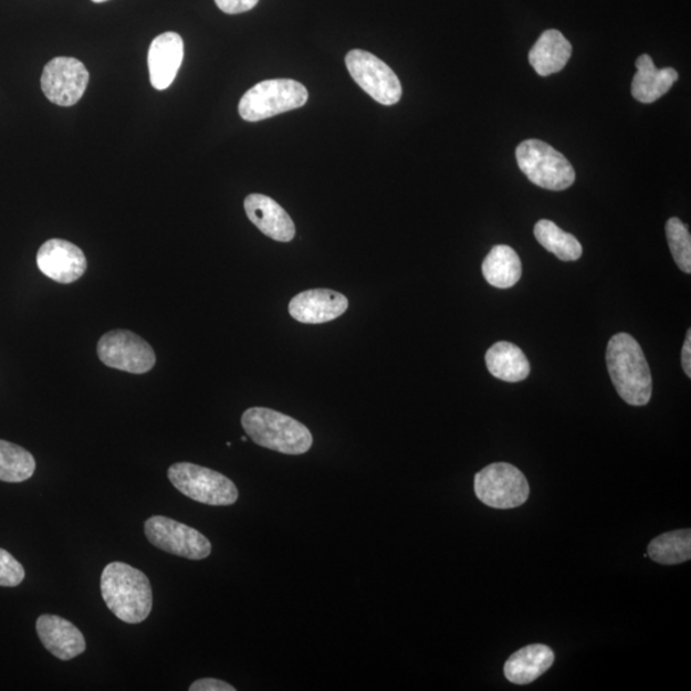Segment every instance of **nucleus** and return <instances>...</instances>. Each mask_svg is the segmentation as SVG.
<instances>
[{
	"label": "nucleus",
	"instance_id": "obj_1",
	"mask_svg": "<svg viewBox=\"0 0 691 691\" xmlns=\"http://www.w3.org/2000/svg\"><path fill=\"white\" fill-rule=\"evenodd\" d=\"M609 377L626 404L645 406L653 392L652 373L638 341L628 333L609 339L606 353Z\"/></svg>",
	"mask_w": 691,
	"mask_h": 691
},
{
	"label": "nucleus",
	"instance_id": "obj_2",
	"mask_svg": "<svg viewBox=\"0 0 691 691\" xmlns=\"http://www.w3.org/2000/svg\"><path fill=\"white\" fill-rule=\"evenodd\" d=\"M101 590L105 605L126 624L148 619L153 608L151 585L143 572L124 563L105 566Z\"/></svg>",
	"mask_w": 691,
	"mask_h": 691
},
{
	"label": "nucleus",
	"instance_id": "obj_3",
	"mask_svg": "<svg viewBox=\"0 0 691 691\" xmlns=\"http://www.w3.org/2000/svg\"><path fill=\"white\" fill-rule=\"evenodd\" d=\"M241 425L256 444L268 450L303 454L313 446L311 430L289 415L275 410L251 408L243 412Z\"/></svg>",
	"mask_w": 691,
	"mask_h": 691
},
{
	"label": "nucleus",
	"instance_id": "obj_4",
	"mask_svg": "<svg viewBox=\"0 0 691 691\" xmlns=\"http://www.w3.org/2000/svg\"><path fill=\"white\" fill-rule=\"evenodd\" d=\"M307 100L306 87L295 80H266L241 97L239 112L241 118L259 122L304 107Z\"/></svg>",
	"mask_w": 691,
	"mask_h": 691
},
{
	"label": "nucleus",
	"instance_id": "obj_5",
	"mask_svg": "<svg viewBox=\"0 0 691 691\" xmlns=\"http://www.w3.org/2000/svg\"><path fill=\"white\" fill-rule=\"evenodd\" d=\"M516 160L520 170L542 189L563 191L575 182L572 163L547 143L535 138L523 142L517 146Z\"/></svg>",
	"mask_w": 691,
	"mask_h": 691
},
{
	"label": "nucleus",
	"instance_id": "obj_6",
	"mask_svg": "<svg viewBox=\"0 0 691 691\" xmlns=\"http://www.w3.org/2000/svg\"><path fill=\"white\" fill-rule=\"evenodd\" d=\"M169 482L186 498L210 506H231L239 499V491L231 479L218 471L177 462L168 469Z\"/></svg>",
	"mask_w": 691,
	"mask_h": 691
},
{
	"label": "nucleus",
	"instance_id": "obj_7",
	"mask_svg": "<svg viewBox=\"0 0 691 691\" xmlns=\"http://www.w3.org/2000/svg\"><path fill=\"white\" fill-rule=\"evenodd\" d=\"M475 494L484 505L509 510L524 505L531 486L525 475L506 462L492 463L475 475Z\"/></svg>",
	"mask_w": 691,
	"mask_h": 691
},
{
	"label": "nucleus",
	"instance_id": "obj_8",
	"mask_svg": "<svg viewBox=\"0 0 691 691\" xmlns=\"http://www.w3.org/2000/svg\"><path fill=\"white\" fill-rule=\"evenodd\" d=\"M346 67L355 83L374 101L394 105L401 101L402 86L391 67L378 56L362 49H354L346 55Z\"/></svg>",
	"mask_w": 691,
	"mask_h": 691
},
{
	"label": "nucleus",
	"instance_id": "obj_9",
	"mask_svg": "<svg viewBox=\"0 0 691 691\" xmlns=\"http://www.w3.org/2000/svg\"><path fill=\"white\" fill-rule=\"evenodd\" d=\"M96 353L107 367L132 374L148 373L157 362L156 353L144 338L124 329L105 333Z\"/></svg>",
	"mask_w": 691,
	"mask_h": 691
},
{
	"label": "nucleus",
	"instance_id": "obj_10",
	"mask_svg": "<svg viewBox=\"0 0 691 691\" xmlns=\"http://www.w3.org/2000/svg\"><path fill=\"white\" fill-rule=\"evenodd\" d=\"M145 535L154 547L187 559H205L211 553V544L206 535L166 516L146 520Z\"/></svg>",
	"mask_w": 691,
	"mask_h": 691
},
{
	"label": "nucleus",
	"instance_id": "obj_11",
	"mask_svg": "<svg viewBox=\"0 0 691 691\" xmlns=\"http://www.w3.org/2000/svg\"><path fill=\"white\" fill-rule=\"evenodd\" d=\"M88 85L85 64L71 56H56L46 64L42 88L49 101L61 107H72L80 102Z\"/></svg>",
	"mask_w": 691,
	"mask_h": 691
},
{
	"label": "nucleus",
	"instance_id": "obj_12",
	"mask_svg": "<svg viewBox=\"0 0 691 691\" xmlns=\"http://www.w3.org/2000/svg\"><path fill=\"white\" fill-rule=\"evenodd\" d=\"M36 263L48 279L63 284L76 282L87 270L84 251L61 239L44 242L38 251Z\"/></svg>",
	"mask_w": 691,
	"mask_h": 691
},
{
	"label": "nucleus",
	"instance_id": "obj_13",
	"mask_svg": "<svg viewBox=\"0 0 691 691\" xmlns=\"http://www.w3.org/2000/svg\"><path fill=\"white\" fill-rule=\"evenodd\" d=\"M348 308V300L339 292L316 289L301 292L290 301L292 318L304 324H323L335 321Z\"/></svg>",
	"mask_w": 691,
	"mask_h": 691
},
{
	"label": "nucleus",
	"instance_id": "obj_14",
	"mask_svg": "<svg viewBox=\"0 0 691 691\" xmlns=\"http://www.w3.org/2000/svg\"><path fill=\"white\" fill-rule=\"evenodd\" d=\"M250 222L259 231L279 242L294 240L296 227L287 211L279 202L262 193H251L243 202Z\"/></svg>",
	"mask_w": 691,
	"mask_h": 691
},
{
	"label": "nucleus",
	"instance_id": "obj_15",
	"mask_svg": "<svg viewBox=\"0 0 691 691\" xmlns=\"http://www.w3.org/2000/svg\"><path fill=\"white\" fill-rule=\"evenodd\" d=\"M36 631L44 648L62 661H70L86 650L83 632L63 617L40 616L36 621Z\"/></svg>",
	"mask_w": 691,
	"mask_h": 691
},
{
	"label": "nucleus",
	"instance_id": "obj_16",
	"mask_svg": "<svg viewBox=\"0 0 691 691\" xmlns=\"http://www.w3.org/2000/svg\"><path fill=\"white\" fill-rule=\"evenodd\" d=\"M184 40L177 32H165L153 40L148 53L150 83L166 91L177 76L184 61Z\"/></svg>",
	"mask_w": 691,
	"mask_h": 691
},
{
	"label": "nucleus",
	"instance_id": "obj_17",
	"mask_svg": "<svg viewBox=\"0 0 691 691\" xmlns=\"http://www.w3.org/2000/svg\"><path fill=\"white\" fill-rule=\"evenodd\" d=\"M638 72L632 78L631 93L640 103L649 104L670 92L679 80V73L671 67L658 70L648 54L637 60Z\"/></svg>",
	"mask_w": 691,
	"mask_h": 691
},
{
	"label": "nucleus",
	"instance_id": "obj_18",
	"mask_svg": "<svg viewBox=\"0 0 691 691\" xmlns=\"http://www.w3.org/2000/svg\"><path fill=\"white\" fill-rule=\"evenodd\" d=\"M553 662H555V653L549 647L527 646L509 658L505 663V677L512 684H532L552 668Z\"/></svg>",
	"mask_w": 691,
	"mask_h": 691
},
{
	"label": "nucleus",
	"instance_id": "obj_19",
	"mask_svg": "<svg viewBox=\"0 0 691 691\" xmlns=\"http://www.w3.org/2000/svg\"><path fill=\"white\" fill-rule=\"evenodd\" d=\"M573 54V46L558 30H547L532 48L530 62L540 76L563 71Z\"/></svg>",
	"mask_w": 691,
	"mask_h": 691
},
{
	"label": "nucleus",
	"instance_id": "obj_20",
	"mask_svg": "<svg viewBox=\"0 0 691 691\" xmlns=\"http://www.w3.org/2000/svg\"><path fill=\"white\" fill-rule=\"evenodd\" d=\"M486 368L494 378L511 381L525 380L531 374V363L516 345L494 344L485 355Z\"/></svg>",
	"mask_w": 691,
	"mask_h": 691
},
{
	"label": "nucleus",
	"instance_id": "obj_21",
	"mask_svg": "<svg viewBox=\"0 0 691 691\" xmlns=\"http://www.w3.org/2000/svg\"><path fill=\"white\" fill-rule=\"evenodd\" d=\"M484 279L493 287L510 289L522 279L523 265L516 251L506 245H498L484 259Z\"/></svg>",
	"mask_w": 691,
	"mask_h": 691
},
{
	"label": "nucleus",
	"instance_id": "obj_22",
	"mask_svg": "<svg viewBox=\"0 0 691 691\" xmlns=\"http://www.w3.org/2000/svg\"><path fill=\"white\" fill-rule=\"evenodd\" d=\"M534 234L536 241L544 249L555 254L563 262H575L583 254L582 243L577 241L575 235L561 230L548 219H542L535 224Z\"/></svg>",
	"mask_w": 691,
	"mask_h": 691
},
{
	"label": "nucleus",
	"instance_id": "obj_23",
	"mask_svg": "<svg viewBox=\"0 0 691 691\" xmlns=\"http://www.w3.org/2000/svg\"><path fill=\"white\" fill-rule=\"evenodd\" d=\"M648 556L661 565L687 563L691 558L690 530L674 531L657 536L648 546Z\"/></svg>",
	"mask_w": 691,
	"mask_h": 691
},
{
	"label": "nucleus",
	"instance_id": "obj_24",
	"mask_svg": "<svg viewBox=\"0 0 691 691\" xmlns=\"http://www.w3.org/2000/svg\"><path fill=\"white\" fill-rule=\"evenodd\" d=\"M36 461L22 447L0 439V481L22 483L34 475Z\"/></svg>",
	"mask_w": 691,
	"mask_h": 691
},
{
	"label": "nucleus",
	"instance_id": "obj_25",
	"mask_svg": "<svg viewBox=\"0 0 691 691\" xmlns=\"http://www.w3.org/2000/svg\"><path fill=\"white\" fill-rule=\"evenodd\" d=\"M669 247L674 263L682 272L691 273V238L688 227L679 218H670L666 224Z\"/></svg>",
	"mask_w": 691,
	"mask_h": 691
},
{
	"label": "nucleus",
	"instance_id": "obj_26",
	"mask_svg": "<svg viewBox=\"0 0 691 691\" xmlns=\"http://www.w3.org/2000/svg\"><path fill=\"white\" fill-rule=\"evenodd\" d=\"M24 579V568L11 553L0 548V587H18Z\"/></svg>",
	"mask_w": 691,
	"mask_h": 691
},
{
	"label": "nucleus",
	"instance_id": "obj_27",
	"mask_svg": "<svg viewBox=\"0 0 691 691\" xmlns=\"http://www.w3.org/2000/svg\"><path fill=\"white\" fill-rule=\"evenodd\" d=\"M259 0H216V4L227 14L249 12L255 8Z\"/></svg>",
	"mask_w": 691,
	"mask_h": 691
},
{
	"label": "nucleus",
	"instance_id": "obj_28",
	"mask_svg": "<svg viewBox=\"0 0 691 691\" xmlns=\"http://www.w3.org/2000/svg\"><path fill=\"white\" fill-rule=\"evenodd\" d=\"M235 689L229 682L217 679H200L195 681L190 687V691H234Z\"/></svg>",
	"mask_w": 691,
	"mask_h": 691
},
{
	"label": "nucleus",
	"instance_id": "obj_29",
	"mask_svg": "<svg viewBox=\"0 0 691 691\" xmlns=\"http://www.w3.org/2000/svg\"><path fill=\"white\" fill-rule=\"evenodd\" d=\"M682 368L689 378H691V331H688V336L685 339L684 347H682L681 355Z\"/></svg>",
	"mask_w": 691,
	"mask_h": 691
},
{
	"label": "nucleus",
	"instance_id": "obj_30",
	"mask_svg": "<svg viewBox=\"0 0 691 691\" xmlns=\"http://www.w3.org/2000/svg\"><path fill=\"white\" fill-rule=\"evenodd\" d=\"M92 2H94V3H104V2H108V0H92Z\"/></svg>",
	"mask_w": 691,
	"mask_h": 691
}]
</instances>
